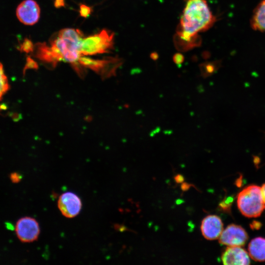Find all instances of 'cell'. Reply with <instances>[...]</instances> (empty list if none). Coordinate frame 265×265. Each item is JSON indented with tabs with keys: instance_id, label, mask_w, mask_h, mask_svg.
Returning <instances> with one entry per match:
<instances>
[{
	"instance_id": "obj_1",
	"label": "cell",
	"mask_w": 265,
	"mask_h": 265,
	"mask_svg": "<svg viewBox=\"0 0 265 265\" xmlns=\"http://www.w3.org/2000/svg\"><path fill=\"white\" fill-rule=\"evenodd\" d=\"M185 2L177 33L181 39L190 42L198 33L211 28L216 18L206 0H185Z\"/></svg>"
},
{
	"instance_id": "obj_2",
	"label": "cell",
	"mask_w": 265,
	"mask_h": 265,
	"mask_svg": "<svg viewBox=\"0 0 265 265\" xmlns=\"http://www.w3.org/2000/svg\"><path fill=\"white\" fill-rule=\"evenodd\" d=\"M83 34L79 29L64 28L51 41V47L59 61L77 64L81 56L80 44Z\"/></svg>"
},
{
	"instance_id": "obj_3",
	"label": "cell",
	"mask_w": 265,
	"mask_h": 265,
	"mask_svg": "<svg viewBox=\"0 0 265 265\" xmlns=\"http://www.w3.org/2000/svg\"><path fill=\"white\" fill-rule=\"evenodd\" d=\"M237 204L239 210L245 216H259L265 209L261 188L256 185L245 187L238 195Z\"/></svg>"
},
{
	"instance_id": "obj_4",
	"label": "cell",
	"mask_w": 265,
	"mask_h": 265,
	"mask_svg": "<svg viewBox=\"0 0 265 265\" xmlns=\"http://www.w3.org/2000/svg\"><path fill=\"white\" fill-rule=\"evenodd\" d=\"M113 39L114 33L106 29L84 38L80 44V54L90 55L108 53L113 49Z\"/></svg>"
},
{
	"instance_id": "obj_5",
	"label": "cell",
	"mask_w": 265,
	"mask_h": 265,
	"mask_svg": "<svg viewBox=\"0 0 265 265\" xmlns=\"http://www.w3.org/2000/svg\"><path fill=\"white\" fill-rule=\"evenodd\" d=\"M18 238L23 242H33L38 238L40 227L37 220L30 217L19 219L15 226Z\"/></svg>"
},
{
	"instance_id": "obj_6",
	"label": "cell",
	"mask_w": 265,
	"mask_h": 265,
	"mask_svg": "<svg viewBox=\"0 0 265 265\" xmlns=\"http://www.w3.org/2000/svg\"><path fill=\"white\" fill-rule=\"evenodd\" d=\"M220 244L229 246H241L245 244L248 236L245 230L240 226L230 224L222 231L219 236Z\"/></svg>"
},
{
	"instance_id": "obj_7",
	"label": "cell",
	"mask_w": 265,
	"mask_h": 265,
	"mask_svg": "<svg viewBox=\"0 0 265 265\" xmlns=\"http://www.w3.org/2000/svg\"><path fill=\"white\" fill-rule=\"evenodd\" d=\"M57 206L64 216L73 218L80 212L82 203L80 198L77 194L71 192H66L59 196Z\"/></svg>"
},
{
	"instance_id": "obj_8",
	"label": "cell",
	"mask_w": 265,
	"mask_h": 265,
	"mask_svg": "<svg viewBox=\"0 0 265 265\" xmlns=\"http://www.w3.org/2000/svg\"><path fill=\"white\" fill-rule=\"evenodd\" d=\"M16 15L18 20L24 25H33L39 19L40 9L35 1L25 0L18 6Z\"/></svg>"
},
{
	"instance_id": "obj_9",
	"label": "cell",
	"mask_w": 265,
	"mask_h": 265,
	"mask_svg": "<svg viewBox=\"0 0 265 265\" xmlns=\"http://www.w3.org/2000/svg\"><path fill=\"white\" fill-rule=\"evenodd\" d=\"M78 62L80 65L97 72L107 70L109 73L112 74L114 73L116 69L122 63V60L117 57L95 59L81 56Z\"/></svg>"
},
{
	"instance_id": "obj_10",
	"label": "cell",
	"mask_w": 265,
	"mask_h": 265,
	"mask_svg": "<svg viewBox=\"0 0 265 265\" xmlns=\"http://www.w3.org/2000/svg\"><path fill=\"white\" fill-rule=\"evenodd\" d=\"M223 225L220 218L215 215H209L202 220L201 231L203 237L208 240L217 239L223 231Z\"/></svg>"
},
{
	"instance_id": "obj_11",
	"label": "cell",
	"mask_w": 265,
	"mask_h": 265,
	"mask_svg": "<svg viewBox=\"0 0 265 265\" xmlns=\"http://www.w3.org/2000/svg\"><path fill=\"white\" fill-rule=\"evenodd\" d=\"M224 265H247L250 263L247 252L240 246L228 247L221 256Z\"/></svg>"
},
{
	"instance_id": "obj_12",
	"label": "cell",
	"mask_w": 265,
	"mask_h": 265,
	"mask_svg": "<svg viewBox=\"0 0 265 265\" xmlns=\"http://www.w3.org/2000/svg\"><path fill=\"white\" fill-rule=\"evenodd\" d=\"M248 250L251 258L255 261H265V238L257 237L251 240Z\"/></svg>"
},
{
	"instance_id": "obj_13",
	"label": "cell",
	"mask_w": 265,
	"mask_h": 265,
	"mask_svg": "<svg viewBox=\"0 0 265 265\" xmlns=\"http://www.w3.org/2000/svg\"><path fill=\"white\" fill-rule=\"evenodd\" d=\"M254 30L265 32V0H263L254 9L250 20Z\"/></svg>"
},
{
	"instance_id": "obj_14",
	"label": "cell",
	"mask_w": 265,
	"mask_h": 265,
	"mask_svg": "<svg viewBox=\"0 0 265 265\" xmlns=\"http://www.w3.org/2000/svg\"><path fill=\"white\" fill-rule=\"evenodd\" d=\"M36 56L41 60L55 65L58 59L53 51L51 46L45 43H39L35 46Z\"/></svg>"
},
{
	"instance_id": "obj_15",
	"label": "cell",
	"mask_w": 265,
	"mask_h": 265,
	"mask_svg": "<svg viewBox=\"0 0 265 265\" xmlns=\"http://www.w3.org/2000/svg\"><path fill=\"white\" fill-rule=\"evenodd\" d=\"M218 63L211 62L202 64L200 66L201 75L207 78L212 75L218 68Z\"/></svg>"
},
{
	"instance_id": "obj_16",
	"label": "cell",
	"mask_w": 265,
	"mask_h": 265,
	"mask_svg": "<svg viewBox=\"0 0 265 265\" xmlns=\"http://www.w3.org/2000/svg\"><path fill=\"white\" fill-rule=\"evenodd\" d=\"M9 88L7 78L4 74L2 65L0 63V100L8 91Z\"/></svg>"
},
{
	"instance_id": "obj_17",
	"label": "cell",
	"mask_w": 265,
	"mask_h": 265,
	"mask_svg": "<svg viewBox=\"0 0 265 265\" xmlns=\"http://www.w3.org/2000/svg\"><path fill=\"white\" fill-rule=\"evenodd\" d=\"M233 200L234 198L232 196L227 197L219 203V207L222 211L229 212Z\"/></svg>"
},
{
	"instance_id": "obj_18",
	"label": "cell",
	"mask_w": 265,
	"mask_h": 265,
	"mask_svg": "<svg viewBox=\"0 0 265 265\" xmlns=\"http://www.w3.org/2000/svg\"><path fill=\"white\" fill-rule=\"evenodd\" d=\"M21 50L28 53L33 51L34 46L31 41L26 39L21 46Z\"/></svg>"
},
{
	"instance_id": "obj_19",
	"label": "cell",
	"mask_w": 265,
	"mask_h": 265,
	"mask_svg": "<svg viewBox=\"0 0 265 265\" xmlns=\"http://www.w3.org/2000/svg\"><path fill=\"white\" fill-rule=\"evenodd\" d=\"M91 9L88 6L84 4L80 5V13L81 16L86 18L91 13Z\"/></svg>"
},
{
	"instance_id": "obj_20",
	"label": "cell",
	"mask_w": 265,
	"mask_h": 265,
	"mask_svg": "<svg viewBox=\"0 0 265 265\" xmlns=\"http://www.w3.org/2000/svg\"><path fill=\"white\" fill-rule=\"evenodd\" d=\"M10 179L12 183H18L21 179L22 176L17 172H13L10 175Z\"/></svg>"
},
{
	"instance_id": "obj_21",
	"label": "cell",
	"mask_w": 265,
	"mask_h": 265,
	"mask_svg": "<svg viewBox=\"0 0 265 265\" xmlns=\"http://www.w3.org/2000/svg\"><path fill=\"white\" fill-rule=\"evenodd\" d=\"M184 60V56L180 53H177L173 56V61L177 65L181 64L183 62Z\"/></svg>"
},
{
	"instance_id": "obj_22",
	"label": "cell",
	"mask_w": 265,
	"mask_h": 265,
	"mask_svg": "<svg viewBox=\"0 0 265 265\" xmlns=\"http://www.w3.org/2000/svg\"><path fill=\"white\" fill-rule=\"evenodd\" d=\"M261 227V223L257 221H253L251 224H250V227L253 230H258Z\"/></svg>"
},
{
	"instance_id": "obj_23",
	"label": "cell",
	"mask_w": 265,
	"mask_h": 265,
	"mask_svg": "<svg viewBox=\"0 0 265 265\" xmlns=\"http://www.w3.org/2000/svg\"><path fill=\"white\" fill-rule=\"evenodd\" d=\"M174 179H175V181L177 183H183V182L184 180V178L183 176H182V175H180V174H178L177 175H176Z\"/></svg>"
},
{
	"instance_id": "obj_24",
	"label": "cell",
	"mask_w": 265,
	"mask_h": 265,
	"mask_svg": "<svg viewBox=\"0 0 265 265\" xmlns=\"http://www.w3.org/2000/svg\"><path fill=\"white\" fill-rule=\"evenodd\" d=\"M189 187H190V185L187 183H184L182 185L181 187L183 190H186L189 188Z\"/></svg>"
},
{
	"instance_id": "obj_25",
	"label": "cell",
	"mask_w": 265,
	"mask_h": 265,
	"mask_svg": "<svg viewBox=\"0 0 265 265\" xmlns=\"http://www.w3.org/2000/svg\"><path fill=\"white\" fill-rule=\"evenodd\" d=\"M254 162L255 165H258L260 162V159L258 156H253Z\"/></svg>"
},
{
	"instance_id": "obj_26",
	"label": "cell",
	"mask_w": 265,
	"mask_h": 265,
	"mask_svg": "<svg viewBox=\"0 0 265 265\" xmlns=\"http://www.w3.org/2000/svg\"><path fill=\"white\" fill-rule=\"evenodd\" d=\"M262 193L265 203V183L262 186L261 188Z\"/></svg>"
}]
</instances>
